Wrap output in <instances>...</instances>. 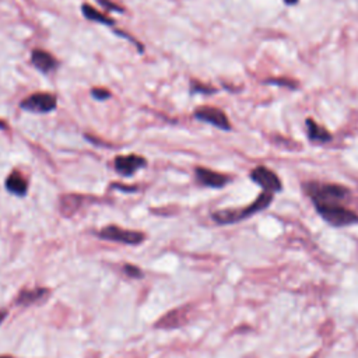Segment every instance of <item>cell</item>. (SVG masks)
<instances>
[{
  "mask_svg": "<svg viewBox=\"0 0 358 358\" xmlns=\"http://www.w3.org/2000/svg\"><path fill=\"white\" fill-rule=\"evenodd\" d=\"M194 176L200 185L211 189H222L231 182V178L228 175L204 166L194 168Z\"/></svg>",
  "mask_w": 358,
  "mask_h": 358,
  "instance_id": "cell-9",
  "label": "cell"
},
{
  "mask_svg": "<svg viewBox=\"0 0 358 358\" xmlns=\"http://www.w3.org/2000/svg\"><path fill=\"white\" fill-rule=\"evenodd\" d=\"M106 13H110V11H115V13H120V14H123L124 13V8L120 6V4H117L116 1H113V0H95Z\"/></svg>",
  "mask_w": 358,
  "mask_h": 358,
  "instance_id": "cell-19",
  "label": "cell"
},
{
  "mask_svg": "<svg viewBox=\"0 0 358 358\" xmlns=\"http://www.w3.org/2000/svg\"><path fill=\"white\" fill-rule=\"evenodd\" d=\"M122 270H123V273H124L127 277H130V278H143V271H141V268L137 267V266H134V264H131V263L123 264Z\"/></svg>",
  "mask_w": 358,
  "mask_h": 358,
  "instance_id": "cell-20",
  "label": "cell"
},
{
  "mask_svg": "<svg viewBox=\"0 0 358 358\" xmlns=\"http://www.w3.org/2000/svg\"><path fill=\"white\" fill-rule=\"evenodd\" d=\"M81 200H83V197H80L77 194H66V196L60 197V213H63L64 215L74 214L80 208Z\"/></svg>",
  "mask_w": 358,
  "mask_h": 358,
  "instance_id": "cell-16",
  "label": "cell"
},
{
  "mask_svg": "<svg viewBox=\"0 0 358 358\" xmlns=\"http://www.w3.org/2000/svg\"><path fill=\"white\" fill-rule=\"evenodd\" d=\"M49 289L45 287H35V288H25L21 289L15 298V303L20 306H31L48 298Z\"/></svg>",
  "mask_w": 358,
  "mask_h": 358,
  "instance_id": "cell-12",
  "label": "cell"
},
{
  "mask_svg": "<svg viewBox=\"0 0 358 358\" xmlns=\"http://www.w3.org/2000/svg\"><path fill=\"white\" fill-rule=\"evenodd\" d=\"M306 129H308V136L312 141H319V143H327L331 140V134L322 126H319L315 120L308 119L306 120Z\"/></svg>",
  "mask_w": 358,
  "mask_h": 358,
  "instance_id": "cell-15",
  "label": "cell"
},
{
  "mask_svg": "<svg viewBox=\"0 0 358 358\" xmlns=\"http://www.w3.org/2000/svg\"><path fill=\"white\" fill-rule=\"evenodd\" d=\"M147 166V159L137 154H127V155H117L113 159L115 171L124 178L133 176L137 171Z\"/></svg>",
  "mask_w": 358,
  "mask_h": 358,
  "instance_id": "cell-8",
  "label": "cell"
},
{
  "mask_svg": "<svg viewBox=\"0 0 358 358\" xmlns=\"http://www.w3.org/2000/svg\"><path fill=\"white\" fill-rule=\"evenodd\" d=\"M193 117L196 120H200L203 123H208L220 130H231V123L228 116L225 115V112L220 108L215 106H200L197 109H194L193 112Z\"/></svg>",
  "mask_w": 358,
  "mask_h": 358,
  "instance_id": "cell-7",
  "label": "cell"
},
{
  "mask_svg": "<svg viewBox=\"0 0 358 358\" xmlns=\"http://www.w3.org/2000/svg\"><path fill=\"white\" fill-rule=\"evenodd\" d=\"M285 1H287V3H295L296 0H285Z\"/></svg>",
  "mask_w": 358,
  "mask_h": 358,
  "instance_id": "cell-25",
  "label": "cell"
},
{
  "mask_svg": "<svg viewBox=\"0 0 358 358\" xmlns=\"http://www.w3.org/2000/svg\"><path fill=\"white\" fill-rule=\"evenodd\" d=\"M8 316V310H6V309H1L0 308V324L6 320V317Z\"/></svg>",
  "mask_w": 358,
  "mask_h": 358,
  "instance_id": "cell-22",
  "label": "cell"
},
{
  "mask_svg": "<svg viewBox=\"0 0 358 358\" xmlns=\"http://www.w3.org/2000/svg\"><path fill=\"white\" fill-rule=\"evenodd\" d=\"M0 358H14V357H11V355H0Z\"/></svg>",
  "mask_w": 358,
  "mask_h": 358,
  "instance_id": "cell-24",
  "label": "cell"
},
{
  "mask_svg": "<svg viewBox=\"0 0 358 358\" xmlns=\"http://www.w3.org/2000/svg\"><path fill=\"white\" fill-rule=\"evenodd\" d=\"M81 14L85 20L91 21V22H96V24H102L106 27H113L115 25V20L110 18L106 13L96 10L95 7H92L88 3H83L81 4Z\"/></svg>",
  "mask_w": 358,
  "mask_h": 358,
  "instance_id": "cell-14",
  "label": "cell"
},
{
  "mask_svg": "<svg viewBox=\"0 0 358 358\" xmlns=\"http://www.w3.org/2000/svg\"><path fill=\"white\" fill-rule=\"evenodd\" d=\"M190 92L192 94H213V92H215V88L208 87L197 80H192L190 81Z\"/></svg>",
  "mask_w": 358,
  "mask_h": 358,
  "instance_id": "cell-17",
  "label": "cell"
},
{
  "mask_svg": "<svg viewBox=\"0 0 358 358\" xmlns=\"http://www.w3.org/2000/svg\"><path fill=\"white\" fill-rule=\"evenodd\" d=\"M186 313H187V309L185 306L172 309L168 313H165L164 316H161L155 322L154 326L158 327V329H164V330L178 329V327H180V326H183L186 323V317H187Z\"/></svg>",
  "mask_w": 358,
  "mask_h": 358,
  "instance_id": "cell-11",
  "label": "cell"
},
{
  "mask_svg": "<svg viewBox=\"0 0 358 358\" xmlns=\"http://www.w3.org/2000/svg\"><path fill=\"white\" fill-rule=\"evenodd\" d=\"M249 176L252 182L262 187L263 192H270L274 194L282 190V182L278 175L264 165H257L256 168H253Z\"/></svg>",
  "mask_w": 358,
  "mask_h": 358,
  "instance_id": "cell-6",
  "label": "cell"
},
{
  "mask_svg": "<svg viewBox=\"0 0 358 358\" xmlns=\"http://www.w3.org/2000/svg\"><path fill=\"white\" fill-rule=\"evenodd\" d=\"M90 95L95 99V101H106L112 96V92L108 88H102V87H94L90 90Z\"/></svg>",
  "mask_w": 358,
  "mask_h": 358,
  "instance_id": "cell-18",
  "label": "cell"
},
{
  "mask_svg": "<svg viewBox=\"0 0 358 358\" xmlns=\"http://www.w3.org/2000/svg\"><path fill=\"white\" fill-rule=\"evenodd\" d=\"M4 187L8 193L18 197H24L28 192V182L20 171H11L4 180Z\"/></svg>",
  "mask_w": 358,
  "mask_h": 358,
  "instance_id": "cell-13",
  "label": "cell"
},
{
  "mask_svg": "<svg viewBox=\"0 0 358 358\" xmlns=\"http://www.w3.org/2000/svg\"><path fill=\"white\" fill-rule=\"evenodd\" d=\"M112 187H116V189H119V190H122V192H136L137 190V187L136 186H123L122 183H112Z\"/></svg>",
  "mask_w": 358,
  "mask_h": 358,
  "instance_id": "cell-21",
  "label": "cell"
},
{
  "mask_svg": "<svg viewBox=\"0 0 358 358\" xmlns=\"http://www.w3.org/2000/svg\"><path fill=\"white\" fill-rule=\"evenodd\" d=\"M306 196L313 204L319 203H343L350 196V189L338 183H320L316 180L302 183Z\"/></svg>",
  "mask_w": 358,
  "mask_h": 358,
  "instance_id": "cell-2",
  "label": "cell"
},
{
  "mask_svg": "<svg viewBox=\"0 0 358 358\" xmlns=\"http://www.w3.org/2000/svg\"><path fill=\"white\" fill-rule=\"evenodd\" d=\"M98 238L103 239V241H112V242H117V243H124V245H140L144 242L145 235L140 231H134V229H126L117 225H106L102 227L98 232H96Z\"/></svg>",
  "mask_w": 358,
  "mask_h": 358,
  "instance_id": "cell-5",
  "label": "cell"
},
{
  "mask_svg": "<svg viewBox=\"0 0 358 358\" xmlns=\"http://www.w3.org/2000/svg\"><path fill=\"white\" fill-rule=\"evenodd\" d=\"M274 194L270 192H263L248 206L242 208H225V210H217L211 213V220L220 225H229L236 224L243 220L250 218L252 215L268 208V206L273 203Z\"/></svg>",
  "mask_w": 358,
  "mask_h": 358,
  "instance_id": "cell-1",
  "label": "cell"
},
{
  "mask_svg": "<svg viewBox=\"0 0 358 358\" xmlns=\"http://www.w3.org/2000/svg\"><path fill=\"white\" fill-rule=\"evenodd\" d=\"M31 64L42 74H52L55 73L59 66H60V62L48 50H43V49H32L31 52Z\"/></svg>",
  "mask_w": 358,
  "mask_h": 358,
  "instance_id": "cell-10",
  "label": "cell"
},
{
  "mask_svg": "<svg viewBox=\"0 0 358 358\" xmlns=\"http://www.w3.org/2000/svg\"><path fill=\"white\" fill-rule=\"evenodd\" d=\"M317 214L331 227L344 228L358 224V214L343 203H319L313 204Z\"/></svg>",
  "mask_w": 358,
  "mask_h": 358,
  "instance_id": "cell-3",
  "label": "cell"
},
{
  "mask_svg": "<svg viewBox=\"0 0 358 358\" xmlns=\"http://www.w3.org/2000/svg\"><path fill=\"white\" fill-rule=\"evenodd\" d=\"M4 129H7V124H6V122L0 120V130H4Z\"/></svg>",
  "mask_w": 358,
  "mask_h": 358,
  "instance_id": "cell-23",
  "label": "cell"
},
{
  "mask_svg": "<svg viewBox=\"0 0 358 358\" xmlns=\"http://www.w3.org/2000/svg\"><path fill=\"white\" fill-rule=\"evenodd\" d=\"M20 108L29 113H39L46 115L53 112L57 108V98L52 92H43L38 91L28 96H25L20 102Z\"/></svg>",
  "mask_w": 358,
  "mask_h": 358,
  "instance_id": "cell-4",
  "label": "cell"
}]
</instances>
